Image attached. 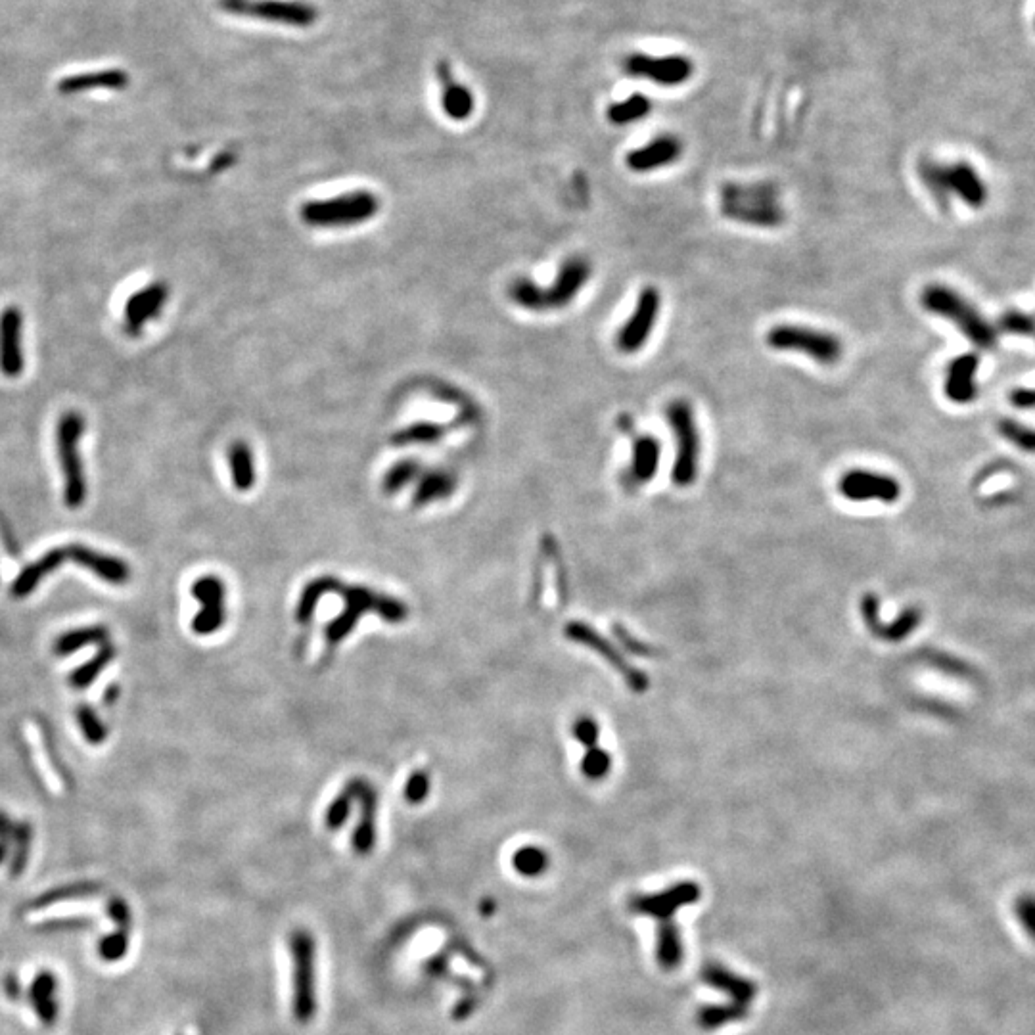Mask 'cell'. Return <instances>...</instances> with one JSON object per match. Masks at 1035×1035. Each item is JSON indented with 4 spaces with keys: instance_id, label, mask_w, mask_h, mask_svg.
Returning a JSON list of instances; mask_svg holds the SVG:
<instances>
[{
    "instance_id": "1",
    "label": "cell",
    "mask_w": 1035,
    "mask_h": 1035,
    "mask_svg": "<svg viewBox=\"0 0 1035 1035\" xmlns=\"http://www.w3.org/2000/svg\"><path fill=\"white\" fill-rule=\"evenodd\" d=\"M591 275V261L587 257L574 255L560 265L551 286L543 288L531 278H516L508 288V296L518 307L531 313L558 311L568 307L579 296Z\"/></svg>"
},
{
    "instance_id": "2",
    "label": "cell",
    "mask_w": 1035,
    "mask_h": 1035,
    "mask_svg": "<svg viewBox=\"0 0 1035 1035\" xmlns=\"http://www.w3.org/2000/svg\"><path fill=\"white\" fill-rule=\"evenodd\" d=\"M721 213L742 225L775 229L781 227L786 213L779 204V190L771 183L725 184L719 190Z\"/></svg>"
},
{
    "instance_id": "3",
    "label": "cell",
    "mask_w": 1035,
    "mask_h": 1035,
    "mask_svg": "<svg viewBox=\"0 0 1035 1035\" xmlns=\"http://www.w3.org/2000/svg\"><path fill=\"white\" fill-rule=\"evenodd\" d=\"M334 593L344 598L345 610L342 616H338L326 627L328 654H332V648L344 641L345 637L355 629L359 618L367 612H374L390 623H401L409 616V610L401 600L378 595L367 587H347L342 581H338Z\"/></svg>"
},
{
    "instance_id": "4",
    "label": "cell",
    "mask_w": 1035,
    "mask_h": 1035,
    "mask_svg": "<svg viewBox=\"0 0 1035 1035\" xmlns=\"http://www.w3.org/2000/svg\"><path fill=\"white\" fill-rule=\"evenodd\" d=\"M380 211V200L370 190H353L340 196L311 200L299 209L305 225L317 229H349L374 219Z\"/></svg>"
},
{
    "instance_id": "5",
    "label": "cell",
    "mask_w": 1035,
    "mask_h": 1035,
    "mask_svg": "<svg viewBox=\"0 0 1035 1035\" xmlns=\"http://www.w3.org/2000/svg\"><path fill=\"white\" fill-rule=\"evenodd\" d=\"M919 175L932 196L942 204L949 198H959L966 206L980 209L988 202V186L978 171L966 161H922Z\"/></svg>"
},
{
    "instance_id": "6",
    "label": "cell",
    "mask_w": 1035,
    "mask_h": 1035,
    "mask_svg": "<svg viewBox=\"0 0 1035 1035\" xmlns=\"http://www.w3.org/2000/svg\"><path fill=\"white\" fill-rule=\"evenodd\" d=\"M920 303L928 313L953 322L972 344L982 349H991L995 345L997 336L993 326L978 313V309L968 299L963 298L953 288H947L943 284H930L922 290Z\"/></svg>"
},
{
    "instance_id": "7",
    "label": "cell",
    "mask_w": 1035,
    "mask_h": 1035,
    "mask_svg": "<svg viewBox=\"0 0 1035 1035\" xmlns=\"http://www.w3.org/2000/svg\"><path fill=\"white\" fill-rule=\"evenodd\" d=\"M85 428L87 420L79 411H68L56 422V453L64 474V503L68 508H79L87 499V480L79 451Z\"/></svg>"
},
{
    "instance_id": "8",
    "label": "cell",
    "mask_w": 1035,
    "mask_h": 1035,
    "mask_svg": "<svg viewBox=\"0 0 1035 1035\" xmlns=\"http://www.w3.org/2000/svg\"><path fill=\"white\" fill-rule=\"evenodd\" d=\"M765 342L775 351L802 353L823 367L838 365L844 355V345L836 334L804 324H777L767 332Z\"/></svg>"
},
{
    "instance_id": "9",
    "label": "cell",
    "mask_w": 1035,
    "mask_h": 1035,
    "mask_svg": "<svg viewBox=\"0 0 1035 1035\" xmlns=\"http://www.w3.org/2000/svg\"><path fill=\"white\" fill-rule=\"evenodd\" d=\"M667 424L675 441V460L671 480L679 487H689L698 476L700 432L694 409L689 401L675 399L667 405Z\"/></svg>"
},
{
    "instance_id": "10",
    "label": "cell",
    "mask_w": 1035,
    "mask_h": 1035,
    "mask_svg": "<svg viewBox=\"0 0 1035 1035\" xmlns=\"http://www.w3.org/2000/svg\"><path fill=\"white\" fill-rule=\"evenodd\" d=\"M294 957V1014L299 1022H309L317 1009L315 1001V942L309 932L298 930L290 938Z\"/></svg>"
},
{
    "instance_id": "11",
    "label": "cell",
    "mask_w": 1035,
    "mask_h": 1035,
    "mask_svg": "<svg viewBox=\"0 0 1035 1035\" xmlns=\"http://www.w3.org/2000/svg\"><path fill=\"white\" fill-rule=\"evenodd\" d=\"M662 311V294L654 286L641 290L631 317L623 322L616 336V345L621 353L635 355L648 344Z\"/></svg>"
},
{
    "instance_id": "12",
    "label": "cell",
    "mask_w": 1035,
    "mask_h": 1035,
    "mask_svg": "<svg viewBox=\"0 0 1035 1035\" xmlns=\"http://www.w3.org/2000/svg\"><path fill=\"white\" fill-rule=\"evenodd\" d=\"M623 69L631 77H643L660 87H679L692 77V62L685 56H648L643 52L627 56Z\"/></svg>"
},
{
    "instance_id": "13",
    "label": "cell",
    "mask_w": 1035,
    "mask_h": 1035,
    "mask_svg": "<svg viewBox=\"0 0 1035 1035\" xmlns=\"http://www.w3.org/2000/svg\"><path fill=\"white\" fill-rule=\"evenodd\" d=\"M227 8L234 14L252 16L263 22L292 25V27H309L317 22L319 14L311 4L290 2V0H253V2H236L229 0Z\"/></svg>"
},
{
    "instance_id": "14",
    "label": "cell",
    "mask_w": 1035,
    "mask_h": 1035,
    "mask_svg": "<svg viewBox=\"0 0 1035 1035\" xmlns=\"http://www.w3.org/2000/svg\"><path fill=\"white\" fill-rule=\"evenodd\" d=\"M564 633H566V637L570 641L585 644V646H589L591 650H595L597 654H600L625 679L629 689L635 690V692H644V690L648 689V677L644 675L643 671H639V669L631 666L621 656V652H618L612 646V643H608L602 635H598L593 627H589L587 623H581V621H572V623L566 625Z\"/></svg>"
},
{
    "instance_id": "15",
    "label": "cell",
    "mask_w": 1035,
    "mask_h": 1035,
    "mask_svg": "<svg viewBox=\"0 0 1035 1035\" xmlns=\"http://www.w3.org/2000/svg\"><path fill=\"white\" fill-rule=\"evenodd\" d=\"M838 491L842 497L853 503H867V501H880V503H896L901 495V485L896 478L869 472V470H850L844 474L838 482Z\"/></svg>"
},
{
    "instance_id": "16",
    "label": "cell",
    "mask_w": 1035,
    "mask_h": 1035,
    "mask_svg": "<svg viewBox=\"0 0 1035 1035\" xmlns=\"http://www.w3.org/2000/svg\"><path fill=\"white\" fill-rule=\"evenodd\" d=\"M702 896V890L696 882H679L671 888H667L660 894L650 896H635L629 899V911L633 915L641 917H652L658 920H671V917L681 909L696 903Z\"/></svg>"
},
{
    "instance_id": "17",
    "label": "cell",
    "mask_w": 1035,
    "mask_h": 1035,
    "mask_svg": "<svg viewBox=\"0 0 1035 1035\" xmlns=\"http://www.w3.org/2000/svg\"><path fill=\"white\" fill-rule=\"evenodd\" d=\"M169 294H171V290H169L167 282L154 280L127 299L125 311H123L125 334H129L133 338L140 336L148 322L160 317L163 307L169 301Z\"/></svg>"
},
{
    "instance_id": "18",
    "label": "cell",
    "mask_w": 1035,
    "mask_h": 1035,
    "mask_svg": "<svg viewBox=\"0 0 1035 1035\" xmlns=\"http://www.w3.org/2000/svg\"><path fill=\"white\" fill-rule=\"evenodd\" d=\"M25 368L23 351V313L18 305H6L0 311V372L14 380Z\"/></svg>"
},
{
    "instance_id": "19",
    "label": "cell",
    "mask_w": 1035,
    "mask_h": 1035,
    "mask_svg": "<svg viewBox=\"0 0 1035 1035\" xmlns=\"http://www.w3.org/2000/svg\"><path fill=\"white\" fill-rule=\"evenodd\" d=\"M192 597L202 604V610L192 620V631L196 635H211L225 623V585L219 577L206 575L192 585Z\"/></svg>"
},
{
    "instance_id": "20",
    "label": "cell",
    "mask_w": 1035,
    "mask_h": 1035,
    "mask_svg": "<svg viewBox=\"0 0 1035 1035\" xmlns=\"http://www.w3.org/2000/svg\"><path fill=\"white\" fill-rule=\"evenodd\" d=\"M878 606H880L878 597L869 593L861 600V614H863V620L867 623V627H869V631L873 633L874 637H878L882 641H888V643H901V641H905L919 627L920 620H922V612H920L919 608L911 606V608L903 610L890 625H886V623L880 621V608Z\"/></svg>"
},
{
    "instance_id": "21",
    "label": "cell",
    "mask_w": 1035,
    "mask_h": 1035,
    "mask_svg": "<svg viewBox=\"0 0 1035 1035\" xmlns=\"http://www.w3.org/2000/svg\"><path fill=\"white\" fill-rule=\"evenodd\" d=\"M683 154V142L673 135L656 137L627 154V167L635 173H650L673 165Z\"/></svg>"
},
{
    "instance_id": "22",
    "label": "cell",
    "mask_w": 1035,
    "mask_h": 1035,
    "mask_svg": "<svg viewBox=\"0 0 1035 1035\" xmlns=\"http://www.w3.org/2000/svg\"><path fill=\"white\" fill-rule=\"evenodd\" d=\"M978 357L972 353L959 355L949 361L945 368V380H943V391L945 397L957 405H968L978 397V384H976V372H978Z\"/></svg>"
},
{
    "instance_id": "23",
    "label": "cell",
    "mask_w": 1035,
    "mask_h": 1035,
    "mask_svg": "<svg viewBox=\"0 0 1035 1035\" xmlns=\"http://www.w3.org/2000/svg\"><path fill=\"white\" fill-rule=\"evenodd\" d=\"M129 81H131L129 73L121 68L85 71V73H73V75L60 79L56 85V91L64 96L91 91H125L129 87Z\"/></svg>"
},
{
    "instance_id": "24",
    "label": "cell",
    "mask_w": 1035,
    "mask_h": 1035,
    "mask_svg": "<svg viewBox=\"0 0 1035 1035\" xmlns=\"http://www.w3.org/2000/svg\"><path fill=\"white\" fill-rule=\"evenodd\" d=\"M702 976V982L717 989V991H723L727 993L735 1003L740 1005H748L756 999L758 995V986L756 982L748 980V978H742L735 974L733 970L725 968L723 965H717V963H708V965L702 968L700 972Z\"/></svg>"
},
{
    "instance_id": "25",
    "label": "cell",
    "mask_w": 1035,
    "mask_h": 1035,
    "mask_svg": "<svg viewBox=\"0 0 1035 1035\" xmlns=\"http://www.w3.org/2000/svg\"><path fill=\"white\" fill-rule=\"evenodd\" d=\"M68 558H71L73 562L81 564L83 568L91 570L94 574L98 575L100 579L108 581V583H114V585H123L129 581V575L131 570L125 562H121L119 558L114 556H106V554H100V552L91 551L83 545H71L69 549H66Z\"/></svg>"
},
{
    "instance_id": "26",
    "label": "cell",
    "mask_w": 1035,
    "mask_h": 1035,
    "mask_svg": "<svg viewBox=\"0 0 1035 1035\" xmlns=\"http://www.w3.org/2000/svg\"><path fill=\"white\" fill-rule=\"evenodd\" d=\"M1009 399L1016 409L1035 411V388H1018V390L1012 391ZM997 428H999V434L1012 443L1016 449L1035 455V432L1032 428H1026L1020 422L1009 420V418H1003Z\"/></svg>"
},
{
    "instance_id": "27",
    "label": "cell",
    "mask_w": 1035,
    "mask_h": 1035,
    "mask_svg": "<svg viewBox=\"0 0 1035 1035\" xmlns=\"http://www.w3.org/2000/svg\"><path fill=\"white\" fill-rule=\"evenodd\" d=\"M439 81H441V110H443V114L447 115L449 119H453V121H466V119H470V115L474 114V108H476L472 91L468 87H464L462 83H457L451 77V71H449L447 64L439 66Z\"/></svg>"
},
{
    "instance_id": "28",
    "label": "cell",
    "mask_w": 1035,
    "mask_h": 1035,
    "mask_svg": "<svg viewBox=\"0 0 1035 1035\" xmlns=\"http://www.w3.org/2000/svg\"><path fill=\"white\" fill-rule=\"evenodd\" d=\"M662 445L654 436H639L633 443V457L627 472L629 485H646L650 482L660 466Z\"/></svg>"
},
{
    "instance_id": "29",
    "label": "cell",
    "mask_w": 1035,
    "mask_h": 1035,
    "mask_svg": "<svg viewBox=\"0 0 1035 1035\" xmlns=\"http://www.w3.org/2000/svg\"><path fill=\"white\" fill-rule=\"evenodd\" d=\"M355 798L361 802V823L359 827L355 828V834H353V848L357 853L361 855H367L374 846V840H376V792L372 790V786H368L367 782L359 781L355 779Z\"/></svg>"
},
{
    "instance_id": "30",
    "label": "cell",
    "mask_w": 1035,
    "mask_h": 1035,
    "mask_svg": "<svg viewBox=\"0 0 1035 1035\" xmlns=\"http://www.w3.org/2000/svg\"><path fill=\"white\" fill-rule=\"evenodd\" d=\"M457 489V478L449 470H430L420 476V483L414 491V506L430 505L447 499Z\"/></svg>"
},
{
    "instance_id": "31",
    "label": "cell",
    "mask_w": 1035,
    "mask_h": 1035,
    "mask_svg": "<svg viewBox=\"0 0 1035 1035\" xmlns=\"http://www.w3.org/2000/svg\"><path fill=\"white\" fill-rule=\"evenodd\" d=\"M656 961L664 970H675L683 961V942L679 928L671 920H662L656 932Z\"/></svg>"
},
{
    "instance_id": "32",
    "label": "cell",
    "mask_w": 1035,
    "mask_h": 1035,
    "mask_svg": "<svg viewBox=\"0 0 1035 1035\" xmlns=\"http://www.w3.org/2000/svg\"><path fill=\"white\" fill-rule=\"evenodd\" d=\"M64 558H68L66 551H62V549H54V551H50L48 554H45L37 564H33V566H29V568H25L22 574H20V577L16 579L14 587H12V595H14V597L22 598L27 597L29 593H33V591H35V587L39 585V581H41L46 574L54 572V570L64 562Z\"/></svg>"
},
{
    "instance_id": "33",
    "label": "cell",
    "mask_w": 1035,
    "mask_h": 1035,
    "mask_svg": "<svg viewBox=\"0 0 1035 1035\" xmlns=\"http://www.w3.org/2000/svg\"><path fill=\"white\" fill-rule=\"evenodd\" d=\"M230 476L238 491H250L255 485V460L252 447L246 441H234L227 453Z\"/></svg>"
},
{
    "instance_id": "34",
    "label": "cell",
    "mask_w": 1035,
    "mask_h": 1035,
    "mask_svg": "<svg viewBox=\"0 0 1035 1035\" xmlns=\"http://www.w3.org/2000/svg\"><path fill=\"white\" fill-rule=\"evenodd\" d=\"M750 1014V1007L748 1005H740V1003H727V1005H708V1007H702L698 1014H696V1022L702 1030L706 1032H712V1030H719L727 1024H735V1022H742L746 1020Z\"/></svg>"
},
{
    "instance_id": "35",
    "label": "cell",
    "mask_w": 1035,
    "mask_h": 1035,
    "mask_svg": "<svg viewBox=\"0 0 1035 1035\" xmlns=\"http://www.w3.org/2000/svg\"><path fill=\"white\" fill-rule=\"evenodd\" d=\"M338 585V579L332 577V575H322L317 577L315 581H311L305 591L301 593L299 597L298 608H296V620L299 623H309V620L313 618L315 610H317V604L324 595L328 593H334Z\"/></svg>"
},
{
    "instance_id": "36",
    "label": "cell",
    "mask_w": 1035,
    "mask_h": 1035,
    "mask_svg": "<svg viewBox=\"0 0 1035 1035\" xmlns=\"http://www.w3.org/2000/svg\"><path fill=\"white\" fill-rule=\"evenodd\" d=\"M652 110V100L646 94H631L625 100L608 108V121L614 125H631L644 119Z\"/></svg>"
},
{
    "instance_id": "37",
    "label": "cell",
    "mask_w": 1035,
    "mask_h": 1035,
    "mask_svg": "<svg viewBox=\"0 0 1035 1035\" xmlns=\"http://www.w3.org/2000/svg\"><path fill=\"white\" fill-rule=\"evenodd\" d=\"M106 639H108V635H106L104 627L73 629L69 633H64L62 637H58V641L54 643V652L58 656H68V654L77 652L79 648H83L87 644L104 643Z\"/></svg>"
},
{
    "instance_id": "38",
    "label": "cell",
    "mask_w": 1035,
    "mask_h": 1035,
    "mask_svg": "<svg viewBox=\"0 0 1035 1035\" xmlns=\"http://www.w3.org/2000/svg\"><path fill=\"white\" fill-rule=\"evenodd\" d=\"M445 434V428L436 422H416L401 432L393 434L391 443L393 445H426L436 443Z\"/></svg>"
},
{
    "instance_id": "39",
    "label": "cell",
    "mask_w": 1035,
    "mask_h": 1035,
    "mask_svg": "<svg viewBox=\"0 0 1035 1035\" xmlns=\"http://www.w3.org/2000/svg\"><path fill=\"white\" fill-rule=\"evenodd\" d=\"M422 476V466L420 462L416 460H401V462H395L391 466L390 470L386 472L384 480H382V489L388 493V495H395L399 491H403L407 485H411L414 480H418Z\"/></svg>"
},
{
    "instance_id": "40",
    "label": "cell",
    "mask_w": 1035,
    "mask_h": 1035,
    "mask_svg": "<svg viewBox=\"0 0 1035 1035\" xmlns=\"http://www.w3.org/2000/svg\"><path fill=\"white\" fill-rule=\"evenodd\" d=\"M114 658V648L110 644H104L100 648V652L89 660L85 666L75 669L69 677V683L73 689H87L91 685L92 681L102 673V669L108 666Z\"/></svg>"
},
{
    "instance_id": "41",
    "label": "cell",
    "mask_w": 1035,
    "mask_h": 1035,
    "mask_svg": "<svg viewBox=\"0 0 1035 1035\" xmlns=\"http://www.w3.org/2000/svg\"><path fill=\"white\" fill-rule=\"evenodd\" d=\"M512 863H514V869L524 876H539V874L545 873L549 867V855L541 848L526 846L514 853Z\"/></svg>"
},
{
    "instance_id": "42",
    "label": "cell",
    "mask_w": 1035,
    "mask_h": 1035,
    "mask_svg": "<svg viewBox=\"0 0 1035 1035\" xmlns=\"http://www.w3.org/2000/svg\"><path fill=\"white\" fill-rule=\"evenodd\" d=\"M355 798V781L349 782L344 788V792L330 804L328 811H326V827L330 830H338L345 825V821L349 819V813H351V804H353Z\"/></svg>"
},
{
    "instance_id": "43",
    "label": "cell",
    "mask_w": 1035,
    "mask_h": 1035,
    "mask_svg": "<svg viewBox=\"0 0 1035 1035\" xmlns=\"http://www.w3.org/2000/svg\"><path fill=\"white\" fill-rule=\"evenodd\" d=\"M610 767H612V759L610 754L600 750L598 746L595 748H589L587 754L583 756L581 761V773L591 779V781H600L604 779L608 773H610Z\"/></svg>"
},
{
    "instance_id": "44",
    "label": "cell",
    "mask_w": 1035,
    "mask_h": 1035,
    "mask_svg": "<svg viewBox=\"0 0 1035 1035\" xmlns=\"http://www.w3.org/2000/svg\"><path fill=\"white\" fill-rule=\"evenodd\" d=\"M999 328H1001V332L1014 334V336H1034L1035 317L1030 313H1022V311H1007L999 319Z\"/></svg>"
},
{
    "instance_id": "45",
    "label": "cell",
    "mask_w": 1035,
    "mask_h": 1035,
    "mask_svg": "<svg viewBox=\"0 0 1035 1035\" xmlns=\"http://www.w3.org/2000/svg\"><path fill=\"white\" fill-rule=\"evenodd\" d=\"M1014 915L1022 930L1035 942V894H1020L1014 901Z\"/></svg>"
},
{
    "instance_id": "46",
    "label": "cell",
    "mask_w": 1035,
    "mask_h": 1035,
    "mask_svg": "<svg viewBox=\"0 0 1035 1035\" xmlns=\"http://www.w3.org/2000/svg\"><path fill=\"white\" fill-rule=\"evenodd\" d=\"M77 721H79V727L83 731L85 738L91 742V744H100L104 742L106 738V729L102 725V721L98 719V715L92 712L91 708L87 706H81L77 710Z\"/></svg>"
},
{
    "instance_id": "47",
    "label": "cell",
    "mask_w": 1035,
    "mask_h": 1035,
    "mask_svg": "<svg viewBox=\"0 0 1035 1035\" xmlns=\"http://www.w3.org/2000/svg\"><path fill=\"white\" fill-rule=\"evenodd\" d=\"M612 631H614V635H616V639L620 641L621 646H623V648H627L631 654L644 656V658H658V656H660V652H658L656 648H652L650 644L641 643L639 639H635V637H633V635H631L623 625H620V623H616V625L612 627Z\"/></svg>"
},
{
    "instance_id": "48",
    "label": "cell",
    "mask_w": 1035,
    "mask_h": 1035,
    "mask_svg": "<svg viewBox=\"0 0 1035 1035\" xmlns=\"http://www.w3.org/2000/svg\"><path fill=\"white\" fill-rule=\"evenodd\" d=\"M572 735L579 744H583L585 748H595L598 742V736H600V729H598L597 721L591 719V717H579L572 727Z\"/></svg>"
},
{
    "instance_id": "49",
    "label": "cell",
    "mask_w": 1035,
    "mask_h": 1035,
    "mask_svg": "<svg viewBox=\"0 0 1035 1035\" xmlns=\"http://www.w3.org/2000/svg\"><path fill=\"white\" fill-rule=\"evenodd\" d=\"M430 794V775L426 771H414L405 786V798L411 804H420Z\"/></svg>"
},
{
    "instance_id": "50",
    "label": "cell",
    "mask_w": 1035,
    "mask_h": 1035,
    "mask_svg": "<svg viewBox=\"0 0 1035 1035\" xmlns=\"http://www.w3.org/2000/svg\"><path fill=\"white\" fill-rule=\"evenodd\" d=\"M10 836V819L6 813L0 811V861L6 855V840Z\"/></svg>"
}]
</instances>
